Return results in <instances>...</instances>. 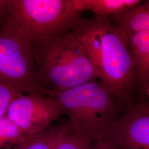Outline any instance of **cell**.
Returning <instances> with one entry per match:
<instances>
[{"label":"cell","mask_w":149,"mask_h":149,"mask_svg":"<svg viewBox=\"0 0 149 149\" xmlns=\"http://www.w3.org/2000/svg\"><path fill=\"white\" fill-rule=\"evenodd\" d=\"M71 32L85 48L97 79L117 98L124 112L133 106L135 64L125 33L108 17L96 15L81 16Z\"/></svg>","instance_id":"cell-1"},{"label":"cell","mask_w":149,"mask_h":149,"mask_svg":"<svg viewBox=\"0 0 149 149\" xmlns=\"http://www.w3.org/2000/svg\"><path fill=\"white\" fill-rule=\"evenodd\" d=\"M61 115V109L55 98L38 92L17 97L6 114L12 122L31 135L42 132Z\"/></svg>","instance_id":"cell-6"},{"label":"cell","mask_w":149,"mask_h":149,"mask_svg":"<svg viewBox=\"0 0 149 149\" xmlns=\"http://www.w3.org/2000/svg\"><path fill=\"white\" fill-rule=\"evenodd\" d=\"M66 123L50 126L40 133L29 135L21 143L8 149H54Z\"/></svg>","instance_id":"cell-11"},{"label":"cell","mask_w":149,"mask_h":149,"mask_svg":"<svg viewBox=\"0 0 149 149\" xmlns=\"http://www.w3.org/2000/svg\"><path fill=\"white\" fill-rule=\"evenodd\" d=\"M81 13L74 0H0V31L32 45L71 32Z\"/></svg>","instance_id":"cell-3"},{"label":"cell","mask_w":149,"mask_h":149,"mask_svg":"<svg viewBox=\"0 0 149 149\" xmlns=\"http://www.w3.org/2000/svg\"><path fill=\"white\" fill-rule=\"evenodd\" d=\"M0 81L24 91L45 95L36 74L32 45L0 31Z\"/></svg>","instance_id":"cell-5"},{"label":"cell","mask_w":149,"mask_h":149,"mask_svg":"<svg viewBox=\"0 0 149 149\" xmlns=\"http://www.w3.org/2000/svg\"><path fill=\"white\" fill-rule=\"evenodd\" d=\"M77 10H88L96 16H109L120 13L141 3V0H74Z\"/></svg>","instance_id":"cell-10"},{"label":"cell","mask_w":149,"mask_h":149,"mask_svg":"<svg viewBox=\"0 0 149 149\" xmlns=\"http://www.w3.org/2000/svg\"><path fill=\"white\" fill-rule=\"evenodd\" d=\"M29 135L6 115L0 118V149H10L21 143Z\"/></svg>","instance_id":"cell-12"},{"label":"cell","mask_w":149,"mask_h":149,"mask_svg":"<svg viewBox=\"0 0 149 149\" xmlns=\"http://www.w3.org/2000/svg\"><path fill=\"white\" fill-rule=\"evenodd\" d=\"M106 139L118 149H149V102L135 103L124 112Z\"/></svg>","instance_id":"cell-7"},{"label":"cell","mask_w":149,"mask_h":149,"mask_svg":"<svg viewBox=\"0 0 149 149\" xmlns=\"http://www.w3.org/2000/svg\"><path fill=\"white\" fill-rule=\"evenodd\" d=\"M46 95L58 101L70 128L93 142L106 139L124 112L117 98L97 80Z\"/></svg>","instance_id":"cell-4"},{"label":"cell","mask_w":149,"mask_h":149,"mask_svg":"<svg viewBox=\"0 0 149 149\" xmlns=\"http://www.w3.org/2000/svg\"><path fill=\"white\" fill-rule=\"evenodd\" d=\"M32 54L38 82L45 95L97 80L85 48L71 32L38 38Z\"/></svg>","instance_id":"cell-2"},{"label":"cell","mask_w":149,"mask_h":149,"mask_svg":"<svg viewBox=\"0 0 149 149\" xmlns=\"http://www.w3.org/2000/svg\"><path fill=\"white\" fill-rule=\"evenodd\" d=\"M108 18L127 36L149 29V11L144 3Z\"/></svg>","instance_id":"cell-9"},{"label":"cell","mask_w":149,"mask_h":149,"mask_svg":"<svg viewBox=\"0 0 149 149\" xmlns=\"http://www.w3.org/2000/svg\"><path fill=\"white\" fill-rule=\"evenodd\" d=\"M127 37L130 52L135 64L136 83L144 92L149 80V29Z\"/></svg>","instance_id":"cell-8"},{"label":"cell","mask_w":149,"mask_h":149,"mask_svg":"<svg viewBox=\"0 0 149 149\" xmlns=\"http://www.w3.org/2000/svg\"><path fill=\"white\" fill-rule=\"evenodd\" d=\"M54 149H90L93 141L85 135L71 129L67 123Z\"/></svg>","instance_id":"cell-13"},{"label":"cell","mask_w":149,"mask_h":149,"mask_svg":"<svg viewBox=\"0 0 149 149\" xmlns=\"http://www.w3.org/2000/svg\"><path fill=\"white\" fill-rule=\"evenodd\" d=\"M144 5L146 7V8H148V10L149 11V1H146L145 2H144Z\"/></svg>","instance_id":"cell-17"},{"label":"cell","mask_w":149,"mask_h":149,"mask_svg":"<svg viewBox=\"0 0 149 149\" xmlns=\"http://www.w3.org/2000/svg\"><path fill=\"white\" fill-rule=\"evenodd\" d=\"M26 93L24 91L0 81V118L5 116L8 107L14 99Z\"/></svg>","instance_id":"cell-14"},{"label":"cell","mask_w":149,"mask_h":149,"mask_svg":"<svg viewBox=\"0 0 149 149\" xmlns=\"http://www.w3.org/2000/svg\"><path fill=\"white\" fill-rule=\"evenodd\" d=\"M144 93L146 96L147 97V98H148V101L149 102V80L147 86H146V87L145 88V89L144 90Z\"/></svg>","instance_id":"cell-16"},{"label":"cell","mask_w":149,"mask_h":149,"mask_svg":"<svg viewBox=\"0 0 149 149\" xmlns=\"http://www.w3.org/2000/svg\"><path fill=\"white\" fill-rule=\"evenodd\" d=\"M90 149H118L112 143L104 139L98 141L93 142Z\"/></svg>","instance_id":"cell-15"}]
</instances>
